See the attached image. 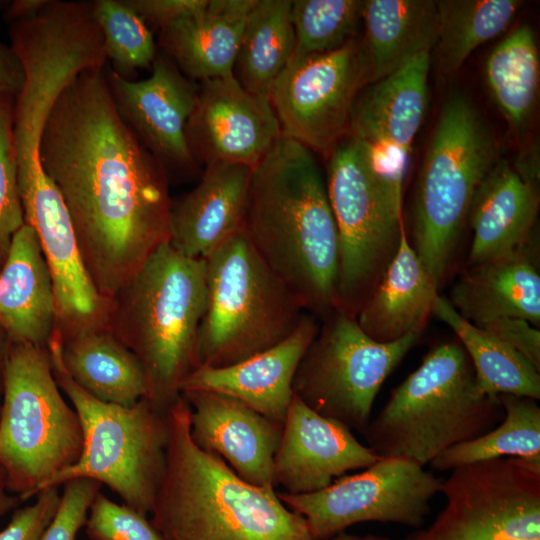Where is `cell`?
I'll return each mask as SVG.
<instances>
[{
  "mask_svg": "<svg viewBox=\"0 0 540 540\" xmlns=\"http://www.w3.org/2000/svg\"><path fill=\"white\" fill-rule=\"evenodd\" d=\"M104 68L81 72L58 96L40 159L90 279L111 299L169 241L172 199L168 172L121 118Z\"/></svg>",
  "mask_w": 540,
  "mask_h": 540,
  "instance_id": "1",
  "label": "cell"
},
{
  "mask_svg": "<svg viewBox=\"0 0 540 540\" xmlns=\"http://www.w3.org/2000/svg\"><path fill=\"white\" fill-rule=\"evenodd\" d=\"M243 231L307 312L337 309L338 232L311 150L282 135L253 168Z\"/></svg>",
  "mask_w": 540,
  "mask_h": 540,
  "instance_id": "2",
  "label": "cell"
},
{
  "mask_svg": "<svg viewBox=\"0 0 540 540\" xmlns=\"http://www.w3.org/2000/svg\"><path fill=\"white\" fill-rule=\"evenodd\" d=\"M180 396L166 411V466L151 522L165 540H315L305 519L274 488L241 479L190 435Z\"/></svg>",
  "mask_w": 540,
  "mask_h": 540,
  "instance_id": "3",
  "label": "cell"
},
{
  "mask_svg": "<svg viewBox=\"0 0 540 540\" xmlns=\"http://www.w3.org/2000/svg\"><path fill=\"white\" fill-rule=\"evenodd\" d=\"M207 306L206 262L167 242L111 299L107 325L140 360L147 399L166 412L199 367L197 341Z\"/></svg>",
  "mask_w": 540,
  "mask_h": 540,
  "instance_id": "4",
  "label": "cell"
},
{
  "mask_svg": "<svg viewBox=\"0 0 540 540\" xmlns=\"http://www.w3.org/2000/svg\"><path fill=\"white\" fill-rule=\"evenodd\" d=\"M504 418L498 397L484 393L461 343L431 348L419 367L395 387L364 436L380 457L421 466L446 449L473 440Z\"/></svg>",
  "mask_w": 540,
  "mask_h": 540,
  "instance_id": "5",
  "label": "cell"
},
{
  "mask_svg": "<svg viewBox=\"0 0 540 540\" xmlns=\"http://www.w3.org/2000/svg\"><path fill=\"white\" fill-rule=\"evenodd\" d=\"M407 162L350 134L327 157L325 183L339 240L337 310L353 318L397 247Z\"/></svg>",
  "mask_w": 540,
  "mask_h": 540,
  "instance_id": "6",
  "label": "cell"
},
{
  "mask_svg": "<svg viewBox=\"0 0 540 540\" xmlns=\"http://www.w3.org/2000/svg\"><path fill=\"white\" fill-rule=\"evenodd\" d=\"M494 133L462 93L444 102L423 159L413 204V249L439 285L473 196L499 160Z\"/></svg>",
  "mask_w": 540,
  "mask_h": 540,
  "instance_id": "7",
  "label": "cell"
},
{
  "mask_svg": "<svg viewBox=\"0 0 540 540\" xmlns=\"http://www.w3.org/2000/svg\"><path fill=\"white\" fill-rule=\"evenodd\" d=\"M205 262L207 306L198 332L199 366L225 367L265 351L288 338L307 313L243 229Z\"/></svg>",
  "mask_w": 540,
  "mask_h": 540,
  "instance_id": "8",
  "label": "cell"
},
{
  "mask_svg": "<svg viewBox=\"0 0 540 540\" xmlns=\"http://www.w3.org/2000/svg\"><path fill=\"white\" fill-rule=\"evenodd\" d=\"M83 431L53 375L48 347L8 343L0 411V465L22 502L74 465Z\"/></svg>",
  "mask_w": 540,
  "mask_h": 540,
  "instance_id": "9",
  "label": "cell"
},
{
  "mask_svg": "<svg viewBox=\"0 0 540 540\" xmlns=\"http://www.w3.org/2000/svg\"><path fill=\"white\" fill-rule=\"evenodd\" d=\"M48 349L55 380L80 420L83 450L79 460L45 488L76 478L93 479L117 493L124 504L151 514L166 466V412L147 398L125 407L92 397L66 371L56 333Z\"/></svg>",
  "mask_w": 540,
  "mask_h": 540,
  "instance_id": "10",
  "label": "cell"
},
{
  "mask_svg": "<svg viewBox=\"0 0 540 540\" xmlns=\"http://www.w3.org/2000/svg\"><path fill=\"white\" fill-rule=\"evenodd\" d=\"M325 317L298 365L293 394L318 414L364 434L383 383L422 332L380 343L340 310Z\"/></svg>",
  "mask_w": 540,
  "mask_h": 540,
  "instance_id": "11",
  "label": "cell"
},
{
  "mask_svg": "<svg viewBox=\"0 0 540 540\" xmlns=\"http://www.w3.org/2000/svg\"><path fill=\"white\" fill-rule=\"evenodd\" d=\"M446 505L426 540H540V461L463 465L442 481Z\"/></svg>",
  "mask_w": 540,
  "mask_h": 540,
  "instance_id": "12",
  "label": "cell"
},
{
  "mask_svg": "<svg viewBox=\"0 0 540 540\" xmlns=\"http://www.w3.org/2000/svg\"><path fill=\"white\" fill-rule=\"evenodd\" d=\"M369 83L358 36L330 52L294 53L269 95L282 135L327 158L349 133L355 102Z\"/></svg>",
  "mask_w": 540,
  "mask_h": 540,
  "instance_id": "13",
  "label": "cell"
},
{
  "mask_svg": "<svg viewBox=\"0 0 540 540\" xmlns=\"http://www.w3.org/2000/svg\"><path fill=\"white\" fill-rule=\"evenodd\" d=\"M442 480L405 458L383 457L362 472L344 475L308 494L278 493L306 521L315 540L344 532L361 522L421 527Z\"/></svg>",
  "mask_w": 540,
  "mask_h": 540,
  "instance_id": "14",
  "label": "cell"
},
{
  "mask_svg": "<svg viewBox=\"0 0 540 540\" xmlns=\"http://www.w3.org/2000/svg\"><path fill=\"white\" fill-rule=\"evenodd\" d=\"M196 164L255 168L282 136L269 96L247 91L233 74L201 81L185 128Z\"/></svg>",
  "mask_w": 540,
  "mask_h": 540,
  "instance_id": "15",
  "label": "cell"
},
{
  "mask_svg": "<svg viewBox=\"0 0 540 540\" xmlns=\"http://www.w3.org/2000/svg\"><path fill=\"white\" fill-rule=\"evenodd\" d=\"M104 71L121 118L168 175L195 174L199 166L185 135L198 89L193 82L163 52L157 53L144 80L124 78L107 66Z\"/></svg>",
  "mask_w": 540,
  "mask_h": 540,
  "instance_id": "16",
  "label": "cell"
},
{
  "mask_svg": "<svg viewBox=\"0 0 540 540\" xmlns=\"http://www.w3.org/2000/svg\"><path fill=\"white\" fill-rule=\"evenodd\" d=\"M190 408V435L203 451L221 458L241 479L276 489L274 458L283 423L220 393H181Z\"/></svg>",
  "mask_w": 540,
  "mask_h": 540,
  "instance_id": "17",
  "label": "cell"
},
{
  "mask_svg": "<svg viewBox=\"0 0 540 540\" xmlns=\"http://www.w3.org/2000/svg\"><path fill=\"white\" fill-rule=\"evenodd\" d=\"M379 458L348 427L318 414L294 396L274 458L275 485L289 494L317 492Z\"/></svg>",
  "mask_w": 540,
  "mask_h": 540,
  "instance_id": "18",
  "label": "cell"
},
{
  "mask_svg": "<svg viewBox=\"0 0 540 540\" xmlns=\"http://www.w3.org/2000/svg\"><path fill=\"white\" fill-rule=\"evenodd\" d=\"M319 328L316 316L307 312L284 341L229 366H199L182 381L180 392L227 395L283 423L294 397L292 385L298 365Z\"/></svg>",
  "mask_w": 540,
  "mask_h": 540,
  "instance_id": "19",
  "label": "cell"
},
{
  "mask_svg": "<svg viewBox=\"0 0 540 540\" xmlns=\"http://www.w3.org/2000/svg\"><path fill=\"white\" fill-rule=\"evenodd\" d=\"M205 167L198 185L172 200L168 241L178 253L204 260L243 229L253 170L228 163Z\"/></svg>",
  "mask_w": 540,
  "mask_h": 540,
  "instance_id": "20",
  "label": "cell"
},
{
  "mask_svg": "<svg viewBox=\"0 0 540 540\" xmlns=\"http://www.w3.org/2000/svg\"><path fill=\"white\" fill-rule=\"evenodd\" d=\"M431 53H421L359 94L349 133L374 149L408 159L425 118Z\"/></svg>",
  "mask_w": 540,
  "mask_h": 540,
  "instance_id": "21",
  "label": "cell"
},
{
  "mask_svg": "<svg viewBox=\"0 0 540 540\" xmlns=\"http://www.w3.org/2000/svg\"><path fill=\"white\" fill-rule=\"evenodd\" d=\"M56 324L49 267L35 230L24 224L0 268V329L8 343L48 347Z\"/></svg>",
  "mask_w": 540,
  "mask_h": 540,
  "instance_id": "22",
  "label": "cell"
},
{
  "mask_svg": "<svg viewBox=\"0 0 540 540\" xmlns=\"http://www.w3.org/2000/svg\"><path fill=\"white\" fill-rule=\"evenodd\" d=\"M539 210L538 184L499 159L478 186L468 217L473 230L469 266L494 260L530 243Z\"/></svg>",
  "mask_w": 540,
  "mask_h": 540,
  "instance_id": "23",
  "label": "cell"
},
{
  "mask_svg": "<svg viewBox=\"0 0 540 540\" xmlns=\"http://www.w3.org/2000/svg\"><path fill=\"white\" fill-rule=\"evenodd\" d=\"M438 284L409 243L401 224L397 247L355 319L380 343L422 332L438 297Z\"/></svg>",
  "mask_w": 540,
  "mask_h": 540,
  "instance_id": "24",
  "label": "cell"
},
{
  "mask_svg": "<svg viewBox=\"0 0 540 540\" xmlns=\"http://www.w3.org/2000/svg\"><path fill=\"white\" fill-rule=\"evenodd\" d=\"M256 0H208L159 32L158 45L191 81L233 74L242 32Z\"/></svg>",
  "mask_w": 540,
  "mask_h": 540,
  "instance_id": "25",
  "label": "cell"
},
{
  "mask_svg": "<svg viewBox=\"0 0 540 540\" xmlns=\"http://www.w3.org/2000/svg\"><path fill=\"white\" fill-rule=\"evenodd\" d=\"M531 242L503 257L470 269L455 283L450 303L474 325L501 317L540 324V275Z\"/></svg>",
  "mask_w": 540,
  "mask_h": 540,
  "instance_id": "26",
  "label": "cell"
},
{
  "mask_svg": "<svg viewBox=\"0 0 540 540\" xmlns=\"http://www.w3.org/2000/svg\"><path fill=\"white\" fill-rule=\"evenodd\" d=\"M57 336L66 371L86 393L125 407L147 398L148 383L140 360L108 326Z\"/></svg>",
  "mask_w": 540,
  "mask_h": 540,
  "instance_id": "27",
  "label": "cell"
},
{
  "mask_svg": "<svg viewBox=\"0 0 540 540\" xmlns=\"http://www.w3.org/2000/svg\"><path fill=\"white\" fill-rule=\"evenodd\" d=\"M363 43L370 83L391 74L421 53H431L438 35L434 0H365Z\"/></svg>",
  "mask_w": 540,
  "mask_h": 540,
  "instance_id": "28",
  "label": "cell"
},
{
  "mask_svg": "<svg viewBox=\"0 0 540 540\" xmlns=\"http://www.w3.org/2000/svg\"><path fill=\"white\" fill-rule=\"evenodd\" d=\"M295 48L292 1L256 0L242 32L233 76L247 91L269 96Z\"/></svg>",
  "mask_w": 540,
  "mask_h": 540,
  "instance_id": "29",
  "label": "cell"
},
{
  "mask_svg": "<svg viewBox=\"0 0 540 540\" xmlns=\"http://www.w3.org/2000/svg\"><path fill=\"white\" fill-rule=\"evenodd\" d=\"M432 314L456 334L474 368L480 389L540 399V372L506 343L463 318L445 297L436 298Z\"/></svg>",
  "mask_w": 540,
  "mask_h": 540,
  "instance_id": "30",
  "label": "cell"
},
{
  "mask_svg": "<svg viewBox=\"0 0 540 540\" xmlns=\"http://www.w3.org/2000/svg\"><path fill=\"white\" fill-rule=\"evenodd\" d=\"M484 71L490 94L510 127L525 128L535 111L540 80L532 28L525 24L510 32L490 52Z\"/></svg>",
  "mask_w": 540,
  "mask_h": 540,
  "instance_id": "31",
  "label": "cell"
},
{
  "mask_svg": "<svg viewBox=\"0 0 540 540\" xmlns=\"http://www.w3.org/2000/svg\"><path fill=\"white\" fill-rule=\"evenodd\" d=\"M434 46L438 72L455 75L480 45L504 32L523 2L520 0H440Z\"/></svg>",
  "mask_w": 540,
  "mask_h": 540,
  "instance_id": "32",
  "label": "cell"
},
{
  "mask_svg": "<svg viewBox=\"0 0 540 540\" xmlns=\"http://www.w3.org/2000/svg\"><path fill=\"white\" fill-rule=\"evenodd\" d=\"M498 398L503 420L487 433L443 451L429 463L431 469L451 471L504 457L540 461V407L536 400L509 394Z\"/></svg>",
  "mask_w": 540,
  "mask_h": 540,
  "instance_id": "33",
  "label": "cell"
},
{
  "mask_svg": "<svg viewBox=\"0 0 540 540\" xmlns=\"http://www.w3.org/2000/svg\"><path fill=\"white\" fill-rule=\"evenodd\" d=\"M91 6L111 68L127 79L151 68L157 44L143 20L123 0H95Z\"/></svg>",
  "mask_w": 540,
  "mask_h": 540,
  "instance_id": "34",
  "label": "cell"
},
{
  "mask_svg": "<svg viewBox=\"0 0 540 540\" xmlns=\"http://www.w3.org/2000/svg\"><path fill=\"white\" fill-rule=\"evenodd\" d=\"M362 9V0L292 1L295 53H324L342 47L357 36Z\"/></svg>",
  "mask_w": 540,
  "mask_h": 540,
  "instance_id": "35",
  "label": "cell"
},
{
  "mask_svg": "<svg viewBox=\"0 0 540 540\" xmlns=\"http://www.w3.org/2000/svg\"><path fill=\"white\" fill-rule=\"evenodd\" d=\"M13 96L0 98V268L14 234L25 224L13 144Z\"/></svg>",
  "mask_w": 540,
  "mask_h": 540,
  "instance_id": "36",
  "label": "cell"
},
{
  "mask_svg": "<svg viewBox=\"0 0 540 540\" xmlns=\"http://www.w3.org/2000/svg\"><path fill=\"white\" fill-rule=\"evenodd\" d=\"M84 526L90 540H165L146 515L115 503L100 491Z\"/></svg>",
  "mask_w": 540,
  "mask_h": 540,
  "instance_id": "37",
  "label": "cell"
},
{
  "mask_svg": "<svg viewBox=\"0 0 540 540\" xmlns=\"http://www.w3.org/2000/svg\"><path fill=\"white\" fill-rule=\"evenodd\" d=\"M63 486L57 512L41 540H76L102 484L93 479L76 478Z\"/></svg>",
  "mask_w": 540,
  "mask_h": 540,
  "instance_id": "38",
  "label": "cell"
},
{
  "mask_svg": "<svg viewBox=\"0 0 540 540\" xmlns=\"http://www.w3.org/2000/svg\"><path fill=\"white\" fill-rule=\"evenodd\" d=\"M34 503L17 509L0 531V540H41L61 501L59 486L38 492Z\"/></svg>",
  "mask_w": 540,
  "mask_h": 540,
  "instance_id": "39",
  "label": "cell"
},
{
  "mask_svg": "<svg viewBox=\"0 0 540 540\" xmlns=\"http://www.w3.org/2000/svg\"><path fill=\"white\" fill-rule=\"evenodd\" d=\"M478 327L513 348L540 372V331L538 327L525 319L516 317L496 318L482 323Z\"/></svg>",
  "mask_w": 540,
  "mask_h": 540,
  "instance_id": "40",
  "label": "cell"
},
{
  "mask_svg": "<svg viewBox=\"0 0 540 540\" xmlns=\"http://www.w3.org/2000/svg\"><path fill=\"white\" fill-rule=\"evenodd\" d=\"M153 32L204 8L208 0H123Z\"/></svg>",
  "mask_w": 540,
  "mask_h": 540,
  "instance_id": "41",
  "label": "cell"
},
{
  "mask_svg": "<svg viewBox=\"0 0 540 540\" xmlns=\"http://www.w3.org/2000/svg\"><path fill=\"white\" fill-rule=\"evenodd\" d=\"M20 60L10 46L0 41V98L16 96L24 83Z\"/></svg>",
  "mask_w": 540,
  "mask_h": 540,
  "instance_id": "42",
  "label": "cell"
},
{
  "mask_svg": "<svg viewBox=\"0 0 540 540\" xmlns=\"http://www.w3.org/2000/svg\"><path fill=\"white\" fill-rule=\"evenodd\" d=\"M47 2L48 0H15L9 5L7 18L12 22L31 18L37 15Z\"/></svg>",
  "mask_w": 540,
  "mask_h": 540,
  "instance_id": "43",
  "label": "cell"
},
{
  "mask_svg": "<svg viewBox=\"0 0 540 540\" xmlns=\"http://www.w3.org/2000/svg\"><path fill=\"white\" fill-rule=\"evenodd\" d=\"M22 501L8 489L7 474L0 465V518L15 509Z\"/></svg>",
  "mask_w": 540,
  "mask_h": 540,
  "instance_id": "44",
  "label": "cell"
},
{
  "mask_svg": "<svg viewBox=\"0 0 540 540\" xmlns=\"http://www.w3.org/2000/svg\"><path fill=\"white\" fill-rule=\"evenodd\" d=\"M7 346H8L7 338L5 334L3 333V331L0 329V411H1L2 398H3L4 364H5Z\"/></svg>",
  "mask_w": 540,
  "mask_h": 540,
  "instance_id": "45",
  "label": "cell"
},
{
  "mask_svg": "<svg viewBox=\"0 0 540 540\" xmlns=\"http://www.w3.org/2000/svg\"><path fill=\"white\" fill-rule=\"evenodd\" d=\"M327 540H391L389 537L376 535V534H366V535H356L350 534L346 531L338 533Z\"/></svg>",
  "mask_w": 540,
  "mask_h": 540,
  "instance_id": "46",
  "label": "cell"
},
{
  "mask_svg": "<svg viewBox=\"0 0 540 540\" xmlns=\"http://www.w3.org/2000/svg\"><path fill=\"white\" fill-rule=\"evenodd\" d=\"M405 540H426L424 530H418L409 534Z\"/></svg>",
  "mask_w": 540,
  "mask_h": 540,
  "instance_id": "47",
  "label": "cell"
}]
</instances>
